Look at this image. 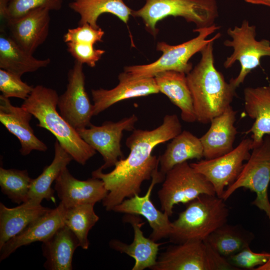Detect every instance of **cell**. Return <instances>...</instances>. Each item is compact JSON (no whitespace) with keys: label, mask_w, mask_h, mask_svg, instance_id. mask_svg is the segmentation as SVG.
I'll return each mask as SVG.
<instances>
[{"label":"cell","mask_w":270,"mask_h":270,"mask_svg":"<svg viewBox=\"0 0 270 270\" xmlns=\"http://www.w3.org/2000/svg\"><path fill=\"white\" fill-rule=\"evenodd\" d=\"M182 132L178 116L166 114L161 125L154 129L132 130L126 141L130 150L128 156L120 159L111 172L104 173L98 168L92 172V177L102 180L108 192L102 200L106 210H112L126 198L140 194L142 182L152 178L158 169L160 158L152 154L153 149Z\"/></svg>","instance_id":"cell-1"},{"label":"cell","mask_w":270,"mask_h":270,"mask_svg":"<svg viewBox=\"0 0 270 270\" xmlns=\"http://www.w3.org/2000/svg\"><path fill=\"white\" fill-rule=\"evenodd\" d=\"M214 42L201 50L200 62L186 74L196 120L204 124L222 114L236 96V88L214 66Z\"/></svg>","instance_id":"cell-2"},{"label":"cell","mask_w":270,"mask_h":270,"mask_svg":"<svg viewBox=\"0 0 270 270\" xmlns=\"http://www.w3.org/2000/svg\"><path fill=\"white\" fill-rule=\"evenodd\" d=\"M59 96L56 90L38 85L22 104L38 120L37 126L50 132L78 163L84 165L96 154L56 110Z\"/></svg>","instance_id":"cell-3"},{"label":"cell","mask_w":270,"mask_h":270,"mask_svg":"<svg viewBox=\"0 0 270 270\" xmlns=\"http://www.w3.org/2000/svg\"><path fill=\"white\" fill-rule=\"evenodd\" d=\"M216 195L204 194L188 203L178 218L171 223L170 242L175 244L204 241L228 222L229 210Z\"/></svg>","instance_id":"cell-4"},{"label":"cell","mask_w":270,"mask_h":270,"mask_svg":"<svg viewBox=\"0 0 270 270\" xmlns=\"http://www.w3.org/2000/svg\"><path fill=\"white\" fill-rule=\"evenodd\" d=\"M220 28V26L214 24L208 27L194 29V32H198L196 37L178 45L158 42L156 50L162 52V55L156 60L147 64L126 66L124 72L132 78L154 77L158 73L166 70H174L187 74L192 69V64L189 62L190 58L200 52L208 43L221 36L220 33L218 32L211 38H206Z\"/></svg>","instance_id":"cell-5"},{"label":"cell","mask_w":270,"mask_h":270,"mask_svg":"<svg viewBox=\"0 0 270 270\" xmlns=\"http://www.w3.org/2000/svg\"><path fill=\"white\" fill-rule=\"evenodd\" d=\"M145 0L142 8L132 10V16L141 18L146 31L154 37L158 32L157 22L167 16L182 17L200 28L215 24L218 16L216 0Z\"/></svg>","instance_id":"cell-6"},{"label":"cell","mask_w":270,"mask_h":270,"mask_svg":"<svg viewBox=\"0 0 270 270\" xmlns=\"http://www.w3.org/2000/svg\"><path fill=\"white\" fill-rule=\"evenodd\" d=\"M270 182V134L254 146L250 156L236 180L224 190L222 198L226 201L238 189L245 188L254 192L252 204L264 211L270 220V202L268 188Z\"/></svg>","instance_id":"cell-7"},{"label":"cell","mask_w":270,"mask_h":270,"mask_svg":"<svg viewBox=\"0 0 270 270\" xmlns=\"http://www.w3.org/2000/svg\"><path fill=\"white\" fill-rule=\"evenodd\" d=\"M204 194L216 195L210 182L187 162L175 166L166 174L158 192L161 210L169 216L175 204H188Z\"/></svg>","instance_id":"cell-8"},{"label":"cell","mask_w":270,"mask_h":270,"mask_svg":"<svg viewBox=\"0 0 270 270\" xmlns=\"http://www.w3.org/2000/svg\"><path fill=\"white\" fill-rule=\"evenodd\" d=\"M152 270H236L226 258L204 241L169 246L158 258Z\"/></svg>","instance_id":"cell-9"},{"label":"cell","mask_w":270,"mask_h":270,"mask_svg":"<svg viewBox=\"0 0 270 270\" xmlns=\"http://www.w3.org/2000/svg\"><path fill=\"white\" fill-rule=\"evenodd\" d=\"M227 34L232 40H224V44L232 48L234 52L226 58L224 66L228 68L236 62H240V70L238 74L230 80L237 88L244 82L248 74L260 65L262 57L270 56V42L265 39L257 40L256 26L250 25L247 20H244L240 26L229 28Z\"/></svg>","instance_id":"cell-10"},{"label":"cell","mask_w":270,"mask_h":270,"mask_svg":"<svg viewBox=\"0 0 270 270\" xmlns=\"http://www.w3.org/2000/svg\"><path fill=\"white\" fill-rule=\"evenodd\" d=\"M252 146V138H244L227 154L212 159L200 160L190 165L210 182L216 195L221 198L225 188L232 184L239 176L244 162L250 156Z\"/></svg>","instance_id":"cell-11"},{"label":"cell","mask_w":270,"mask_h":270,"mask_svg":"<svg viewBox=\"0 0 270 270\" xmlns=\"http://www.w3.org/2000/svg\"><path fill=\"white\" fill-rule=\"evenodd\" d=\"M138 120V117L132 114L116 122L106 121L100 126L92 124L88 128L76 130L81 138L102 156L104 164L100 168L103 170L124 158L120 146L123 132L134 130Z\"/></svg>","instance_id":"cell-12"},{"label":"cell","mask_w":270,"mask_h":270,"mask_svg":"<svg viewBox=\"0 0 270 270\" xmlns=\"http://www.w3.org/2000/svg\"><path fill=\"white\" fill-rule=\"evenodd\" d=\"M68 80L66 90L58 99L60 114L76 130L88 128L92 124L94 106L85 89L83 64L75 60Z\"/></svg>","instance_id":"cell-13"},{"label":"cell","mask_w":270,"mask_h":270,"mask_svg":"<svg viewBox=\"0 0 270 270\" xmlns=\"http://www.w3.org/2000/svg\"><path fill=\"white\" fill-rule=\"evenodd\" d=\"M50 12L47 8H38L20 17L9 19L5 24L6 32L20 47L32 54L48 36Z\"/></svg>","instance_id":"cell-14"},{"label":"cell","mask_w":270,"mask_h":270,"mask_svg":"<svg viewBox=\"0 0 270 270\" xmlns=\"http://www.w3.org/2000/svg\"><path fill=\"white\" fill-rule=\"evenodd\" d=\"M164 178L158 169L154 174L151 184L144 196L136 194L124 200L112 210L117 212L144 216L152 230L148 238L156 242L162 238H168L171 231L172 222L169 220V216L158 210L150 200L154 186L164 181Z\"/></svg>","instance_id":"cell-15"},{"label":"cell","mask_w":270,"mask_h":270,"mask_svg":"<svg viewBox=\"0 0 270 270\" xmlns=\"http://www.w3.org/2000/svg\"><path fill=\"white\" fill-rule=\"evenodd\" d=\"M54 189L60 202L67 208L84 204H95L108 194L103 181L92 177L86 180L74 178L64 168L55 181Z\"/></svg>","instance_id":"cell-16"},{"label":"cell","mask_w":270,"mask_h":270,"mask_svg":"<svg viewBox=\"0 0 270 270\" xmlns=\"http://www.w3.org/2000/svg\"><path fill=\"white\" fill-rule=\"evenodd\" d=\"M66 208L60 202L58 206L38 218L20 233L0 248V261L8 258L18 248L36 242H44L60 228L64 226Z\"/></svg>","instance_id":"cell-17"},{"label":"cell","mask_w":270,"mask_h":270,"mask_svg":"<svg viewBox=\"0 0 270 270\" xmlns=\"http://www.w3.org/2000/svg\"><path fill=\"white\" fill-rule=\"evenodd\" d=\"M118 79V84L113 88L92 90L94 116L120 101L160 92L154 77L132 78L123 72Z\"/></svg>","instance_id":"cell-18"},{"label":"cell","mask_w":270,"mask_h":270,"mask_svg":"<svg viewBox=\"0 0 270 270\" xmlns=\"http://www.w3.org/2000/svg\"><path fill=\"white\" fill-rule=\"evenodd\" d=\"M32 114L22 106H13L8 98L0 96V122L6 130L20 140L22 155L27 156L32 150L46 152L47 146L38 139L30 123Z\"/></svg>","instance_id":"cell-19"},{"label":"cell","mask_w":270,"mask_h":270,"mask_svg":"<svg viewBox=\"0 0 270 270\" xmlns=\"http://www.w3.org/2000/svg\"><path fill=\"white\" fill-rule=\"evenodd\" d=\"M236 112L230 106L221 114L210 122L208 130L201 138L203 157L210 160L232 150L237 134L234 126Z\"/></svg>","instance_id":"cell-20"},{"label":"cell","mask_w":270,"mask_h":270,"mask_svg":"<svg viewBox=\"0 0 270 270\" xmlns=\"http://www.w3.org/2000/svg\"><path fill=\"white\" fill-rule=\"evenodd\" d=\"M138 215L127 214L124 220L130 224L134 232V240L130 244L119 240H112L109 246L112 249L120 253H124L135 260L132 270H143L146 268L151 269L156 264L159 246L162 243H158L144 235L141 230L144 222Z\"/></svg>","instance_id":"cell-21"},{"label":"cell","mask_w":270,"mask_h":270,"mask_svg":"<svg viewBox=\"0 0 270 270\" xmlns=\"http://www.w3.org/2000/svg\"><path fill=\"white\" fill-rule=\"evenodd\" d=\"M51 209L32 199L12 208L0 202V248Z\"/></svg>","instance_id":"cell-22"},{"label":"cell","mask_w":270,"mask_h":270,"mask_svg":"<svg viewBox=\"0 0 270 270\" xmlns=\"http://www.w3.org/2000/svg\"><path fill=\"white\" fill-rule=\"evenodd\" d=\"M158 90L165 94L181 111V118L185 122L196 121L193 101L186 74L174 70H166L154 76Z\"/></svg>","instance_id":"cell-23"},{"label":"cell","mask_w":270,"mask_h":270,"mask_svg":"<svg viewBox=\"0 0 270 270\" xmlns=\"http://www.w3.org/2000/svg\"><path fill=\"white\" fill-rule=\"evenodd\" d=\"M80 246L78 240L66 226L60 228L50 238L42 242L44 266L48 270H72L74 252Z\"/></svg>","instance_id":"cell-24"},{"label":"cell","mask_w":270,"mask_h":270,"mask_svg":"<svg viewBox=\"0 0 270 270\" xmlns=\"http://www.w3.org/2000/svg\"><path fill=\"white\" fill-rule=\"evenodd\" d=\"M244 108L248 116L254 120L246 133H252V147L264 136L270 134V90L268 86L248 87L244 91Z\"/></svg>","instance_id":"cell-25"},{"label":"cell","mask_w":270,"mask_h":270,"mask_svg":"<svg viewBox=\"0 0 270 270\" xmlns=\"http://www.w3.org/2000/svg\"><path fill=\"white\" fill-rule=\"evenodd\" d=\"M50 58H36L20 47L4 29L0 32V68L20 76L47 66Z\"/></svg>","instance_id":"cell-26"},{"label":"cell","mask_w":270,"mask_h":270,"mask_svg":"<svg viewBox=\"0 0 270 270\" xmlns=\"http://www.w3.org/2000/svg\"><path fill=\"white\" fill-rule=\"evenodd\" d=\"M202 158L203 148L200 138L189 131H182L172 140L164 153L159 156L160 172L165 176L175 166Z\"/></svg>","instance_id":"cell-27"},{"label":"cell","mask_w":270,"mask_h":270,"mask_svg":"<svg viewBox=\"0 0 270 270\" xmlns=\"http://www.w3.org/2000/svg\"><path fill=\"white\" fill-rule=\"evenodd\" d=\"M54 155L51 164L44 168L42 174L32 179L28 192V200L42 202L45 199L50 201L54 198V190L52 185L62 170L73 160L72 156L56 140L54 145Z\"/></svg>","instance_id":"cell-28"},{"label":"cell","mask_w":270,"mask_h":270,"mask_svg":"<svg viewBox=\"0 0 270 270\" xmlns=\"http://www.w3.org/2000/svg\"><path fill=\"white\" fill-rule=\"evenodd\" d=\"M68 6L80 15L78 25L88 23L96 28H100L97 21L101 14H112L127 24L132 10L123 0H74Z\"/></svg>","instance_id":"cell-29"},{"label":"cell","mask_w":270,"mask_h":270,"mask_svg":"<svg viewBox=\"0 0 270 270\" xmlns=\"http://www.w3.org/2000/svg\"><path fill=\"white\" fill-rule=\"evenodd\" d=\"M254 238V234L240 225L224 224L204 240L214 250L228 258L248 246Z\"/></svg>","instance_id":"cell-30"},{"label":"cell","mask_w":270,"mask_h":270,"mask_svg":"<svg viewBox=\"0 0 270 270\" xmlns=\"http://www.w3.org/2000/svg\"><path fill=\"white\" fill-rule=\"evenodd\" d=\"M92 204H84L66 209L64 226L68 227L77 238L79 246L88 249L90 242L88 234L99 220Z\"/></svg>","instance_id":"cell-31"},{"label":"cell","mask_w":270,"mask_h":270,"mask_svg":"<svg viewBox=\"0 0 270 270\" xmlns=\"http://www.w3.org/2000/svg\"><path fill=\"white\" fill-rule=\"evenodd\" d=\"M32 180L26 170L0 168L1 191L16 204H20L28 200Z\"/></svg>","instance_id":"cell-32"},{"label":"cell","mask_w":270,"mask_h":270,"mask_svg":"<svg viewBox=\"0 0 270 270\" xmlns=\"http://www.w3.org/2000/svg\"><path fill=\"white\" fill-rule=\"evenodd\" d=\"M62 4V0H9L6 24L9 19L20 17L38 8L58 10Z\"/></svg>","instance_id":"cell-33"},{"label":"cell","mask_w":270,"mask_h":270,"mask_svg":"<svg viewBox=\"0 0 270 270\" xmlns=\"http://www.w3.org/2000/svg\"><path fill=\"white\" fill-rule=\"evenodd\" d=\"M34 87L21 80V76L8 71L0 69V91L4 96L17 98L25 100Z\"/></svg>","instance_id":"cell-34"},{"label":"cell","mask_w":270,"mask_h":270,"mask_svg":"<svg viewBox=\"0 0 270 270\" xmlns=\"http://www.w3.org/2000/svg\"><path fill=\"white\" fill-rule=\"evenodd\" d=\"M270 258V252H255L250 250V246H248L227 258V260L232 266L239 270H254L266 263Z\"/></svg>","instance_id":"cell-35"},{"label":"cell","mask_w":270,"mask_h":270,"mask_svg":"<svg viewBox=\"0 0 270 270\" xmlns=\"http://www.w3.org/2000/svg\"><path fill=\"white\" fill-rule=\"evenodd\" d=\"M104 32L100 28H94L88 23L79 24L75 28H70L63 36L66 43L74 42L94 45L103 42Z\"/></svg>","instance_id":"cell-36"},{"label":"cell","mask_w":270,"mask_h":270,"mask_svg":"<svg viewBox=\"0 0 270 270\" xmlns=\"http://www.w3.org/2000/svg\"><path fill=\"white\" fill-rule=\"evenodd\" d=\"M67 50L75 60L82 64H86L88 66L94 68L105 50L96 49L94 46L88 44L68 42L66 43Z\"/></svg>","instance_id":"cell-37"},{"label":"cell","mask_w":270,"mask_h":270,"mask_svg":"<svg viewBox=\"0 0 270 270\" xmlns=\"http://www.w3.org/2000/svg\"><path fill=\"white\" fill-rule=\"evenodd\" d=\"M246 2L254 4H262L270 7V0H244Z\"/></svg>","instance_id":"cell-38"},{"label":"cell","mask_w":270,"mask_h":270,"mask_svg":"<svg viewBox=\"0 0 270 270\" xmlns=\"http://www.w3.org/2000/svg\"><path fill=\"white\" fill-rule=\"evenodd\" d=\"M254 270H270V258L266 263L256 268Z\"/></svg>","instance_id":"cell-39"},{"label":"cell","mask_w":270,"mask_h":270,"mask_svg":"<svg viewBox=\"0 0 270 270\" xmlns=\"http://www.w3.org/2000/svg\"><path fill=\"white\" fill-rule=\"evenodd\" d=\"M268 87H269V88H270V86H269Z\"/></svg>","instance_id":"cell-40"}]
</instances>
